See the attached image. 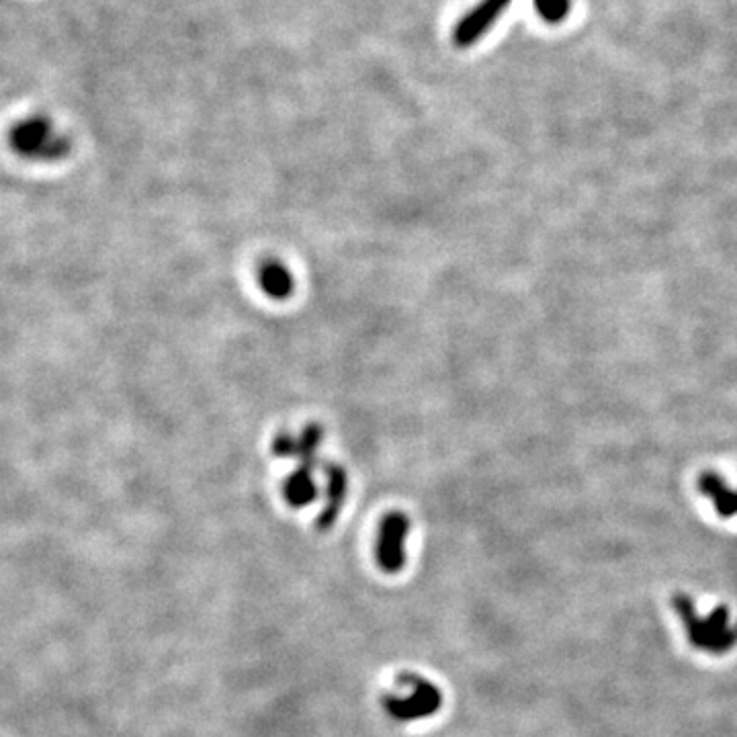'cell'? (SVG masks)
<instances>
[{
    "label": "cell",
    "mask_w": 737,
    "mask_h": 737,
    "mask_svg": "<svg viewBox=\"0 0 737 737\" xmlns=\"http://www.w3.org/2000/svg\"><path fill=\"white\" fill-rule=\"evenodd\" d=\"M672 606L686 629L688 641L701 652L721 656L737 645V621L731 619L725 606H717L713 613L701 617L695 600L682 592L674 594Z\"/></svg>",
    "instance_id": "obj_1"
},
{
    "label": "cell",
    "mask_w": 737,
    "mask_h": 737,
    "mask_svg": "<svg viewBox=\"0 0 737 737\" xmlns=\"http://www.w3.org/2000/svg\"><path fill=\"white\" fill-rule=\"evenodd\" d=\"M324 478H326V492H324L326 502H324L322 514L318 516V529L330 531L346 502V492H349V475H346V471L340 465L328 463L324 465Z\"/></svg>",
    "instance_id": "obj_7"
},
{
    "label": "cell",
    "mask_w": 737,
    "mask_h": 737,
    "mask_svg": "<svg viewBox=\"0 0 737 737\" xmlns=\"http://www.w3.org/2000/svg\"><path fill=\"white\" fill-rule=\"evenodd\" d=\"M410 529V520L402 512H392L381 520L375 555L383 572L398 574L406 566V537Z\"/></svg>",
    "instance_id": "obj_4"
},
{
    "label": "cell",
    "mask_w": 737,
    "mask_h": 737,
    "mask_svg": "<svg viewBox=\"0 0 737 737\" xmlns=\"http://www.w3.org/2000/svg\"><path fill=\"white\" fill-rule=\"evenodd\" d=\"M7 140L17 156L31 162H58L70 154L72 146L56 123L41 113L27 115L13 123Z\"/></svg>",
    "instance_id": "obj_2"
},
{
    "label": "cell",
    "mask_w": 737,
    "mask_h": 737,
    "mask_svg": "<svg viewBox=\"0 0 737 737\" xmlns=\"http://www.w3.org/2000/svg\"><path fill=\"white\" fill-rule=\"evenodd\" d=\"M699 492L713 502L715 512L721 518H737V488H731L719 473H701Z\"/></svg>",
    "instance_id": "obj_9"
},
{
    "label": "cell",
    "mask_w": 737,
    "mask_h": 737,
    "mask_svg": "<svg viewBox=\"0 0 737 737\" xmlns=\"http://www.w3.org/2000/svg\"><path fill=\"white\" fill-rule=\"evenodd\" d=\"M324 441V428L320 424H308L299 435L283 432L273 443V453L279 459H293L299 465H320V445Z\"/></svg>",
    "instance_id": "obj_5"
},
{
    "label": "cell",
    "mask_w": 737,
    "mask_h": 737,
    "mask_svg": "<svg viewBox=\"0 0 737 737\" xmlns=\"http://www.w3.org/2000/svg\"><path fill=\"white\" fill-rule=\"evenodd\" d=\"M256 279H258L260 289H263L267 297L271 299H279V301L289 299L295 289L293 275L289 273V269L281 263V260H275V258H267L258 265Z\"/></svg>",
    "instance_id": "obj_10"
},
{
    "label": "cell",
    "mask_w": 737,
    "mask_h": 737,
    "mask_svg": "<svg viewBox=\"0 0 737 737\" xmlns=\"http://www.w3.org/2000/svg\"><path fill=\"white\" fill-rule=\"evenodd\" d=\"M318 467L312 465H299L295 471L289 473V478L283 484V496L289 506L293 508H306L312 502L318 500V484H316V473Z\"/></svg>",
    "instance_id": "obj_8"
},
{
    "label": "cell",
    "mask_w": 737,
    "mask_h": 737,
    "mask_svg": "<svg viewBox=\"0 0 737 737\" xmlns=\"http://www.w3.org/2000/svg\"><path fill=\"white\" fill-rule=\"evenodd\" d=\"M404 686H408L406 697H387L385 711L398 723H412L418 719H428L437 715L443 707V692L437 684L416 674H406L400 678Z\"/></svg>",
    "instance_id": "obj_3"
},
{
    "label": "cell",
    "mask_w": 737,
    "mask_h": 737,
    "mask_svg": "<svg viewBox=\"0 0 737 737\" xmlns=\"http://www.w3.org/2000/svg\"><path fill=\"white\" fill-rule=\"evenodd\" d=\"M512 0H482L473 7L455 27L453 41L457 48H469L498 21V17L510 7Z\"/></svg>",
    "instance_id": "obj_6"
},
{
    "label": "cell",
    "mask_w": 737,
    "mask_h": 737,
    "mask_svg": "<svg viewBox=\"0 0 737 737\" xmlns=\"http://www.w3.org/2000/svg\"><path fill=\"white\" fill-rule=\"evenodd\" d=\"M533 3L539 17L551 25H557L566 19L572 7L570 0H533Z\"/></svg>",
    "instance_id": "obj_11"
}]
</instances>
